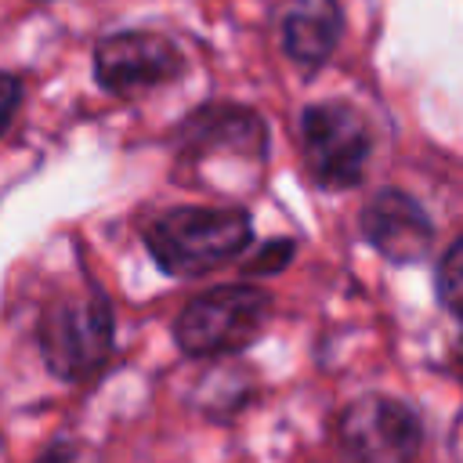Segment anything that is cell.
Wrapping results in <instances>:
<instances>
[{"mask_svg":"<svg viewBox=\"0 0 463 463\" xmlns=\"http://www.w3.org/2000/svg\"><path fill=\"white\" fill-rule=\"evenodd\" d=\"M434 289H438L441 307L463 318V239H456V242L445 250V257L438 260Z\"/></svg>","mask_w":463,"mask_h":463,"instance_id":"10","label":"cell"},{"mask_svg":"<svg viewBox=\"0 0 463 463\" xmlns=\"http://www.w3.org/2000/svg\"><path fill=\"white\" fill-rule=\"evenodd\" d=\"M358 228L365 235V242L394 264L423 260L434 242V224H430L427 210L409 192H398V188L376 192L365 203Z\"/></svg>","mask_w":463,"mask_h":463,"instance_id":"7","label":"cell"},{"mask_svg":"<svg viewBox=\"0 0 463 463\" xmlns=\"http://www.w3.org/2000/svg\"><path fill=\"white\" fill-rule=\"evenodd\" d=\"M18 105H22V83H18L14 76L0 72V134L11 127V119H14Z\"/></svg>","mask_w":463,"mask_h":463,"instance_id":"12","label":"cell"},{"mask_svg":"<svg viewBox=\"0 0 463 463\" xmlns=\"http://www.w3.org/2000/svg\"><path fill=\"white\" fill-rule=\"evenodd\" d=\"M184 72L177 43L152 29L112 33L94 47V76L109 94L141 98Z\"/></svg>","mask_w":463,"mask_h":463,"instance_id":"6","label":"cell"},{"mask_svg":"<svg viewBox=\"0 0 463 463\" xmlns=\"http://www.w3.org/2000/svg\"><path fill=\"white\" fill-rule=\"evenodd\" d=\"M271 318V297L257 286H221L184 304L174 340L192 358H217L253 344Z\"/></svg>","mask_w":463,"mask_h":463,"instance_id":"2","label":"cell"},{"mask_svg":"<svg viewBox=\"0 0 463 463\" xmlns=\"http://www.w3.org/2000/svg\"><path fill=\"white\" fill-rule=\"evenodd\" d=\"M304 166L322 188H351L362 181L373 137L358 109L344 101H318L300 112Z\"/></svg>","mask_w":463,"mask_h":463,"instance_id":"4","label":"cell"},{"mask_svg":"<svg viewBox=\"0 0 463 463\" xmlns=\"http://www.w3.org/2000/svg\"><path fill=\"white\" fill-rule=\"evenodd\" d=\"M250 235V213L239 206H177L148 224L145 246L166 275L192 279L239 257Z\"/></svg>","mask_w":463,"mask_h":463,"instance_id":"1","label":"cell"},{"mask_svg":"<svg viewBox=\"0 0 463 463\" xmlns=\"http://www.w3.org/2000/svg\"><path fill=\"white\" fill-rule=\"evenodd\" d=\"M112 307L101 293H65L40 318V351L58 380L94 376L112 351Z\"/></svg>","mask_w":463,"mask_h":463,"instance_id":"3","label":"cell"},{"mask_svg":"<svg viewBox=\"0 0 463 463\" xmlns=\"http://www.w3.org/2000/svg\"><path fill=\"white\" fill-rule=\"evenodd\" d=\"M33 463H98V459L83 441H54Z\"/></svg>","mask_w":463,"mask_h":463,"instance_id":"11","label":"cell"},{"mask_svg":"<svg viewBox=\"0 0 463 463\" xmlns=\"http://www.w3.org/2000/svg\"><path fill=\"white\" fill-rule=\"evenodd\" d=\"M344 36V7L340 0H293L282 14V51L304 65L318 69Z\"/></svg>","mask_w":463,"mask_h":463,"instance_id":"8","label":"cell"},{"mask_svg":"<svg viewBox=\"0 0 463 463\" xmlns=\"http://www.w3.org/2000/svg\"><path fill=\"white\" fill-rule=\"evenodd\" d=\"M239 152V156H260L264 152V127L250 109L239 105H217L203 109L184 123V156H217V152Z\"/></svg>","mask_w":463,"mask_h":463,"instance_id":"9","label":"cell"},{"mask_svg":"<svg viewBox=\"0 0 463 463\" xmlns=\"http://www.w3.org/2000/svg\"><path fill=\"white\" fill-rule=\"evenodd\" d=\"M336 438L351 463H416L423 423L412 405L387 394H365L336 416Z\"/></svg>","mask_w":463,"mask_h":463,"instance_id":"5","label":"cell"},{"mask_svg":"<svg viewBox=\"0 0 463 463\" xmlns=\"http://www.w3.org/2000/svg\"><path fill=\"white\" fill-rule=\"evenodd\" d=\"M452 369H456V376L463 380V329H459V336H456V347H452Z\"/></svg>","mask_w":463,"mask_h":463,"instance_id":"13","label":"cell"}]
</instances>
